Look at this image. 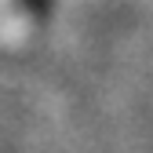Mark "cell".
Returning a JSON list of instances; mask_svg holds the SVG:
<instances>
[{"instance_id":"obj_1","label":"cell","mask_w":153,"mask_h":153,"mask_svg":"<svg viewBox=\"0 0 153 153\" xmlns=\"http://www.w3.org/2000/svg\"><path fill=\"white\" fill-rule=\"evenodd\" d=\"M51 18V0H0V36L26 48Z\"/></svg>"}]
</instances>
